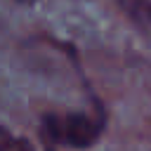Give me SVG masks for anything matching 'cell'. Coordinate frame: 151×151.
Returning <instances> with one entry per match:
<instances>
[{
	"label": "cell",
	"instance_id": "obj_1",
	"mask_svg": "<svg viewBox=\"0 0 151 151\" xmlns=\"http://www.w3.org/2000/svg\"><path fill=\"white\" fill-rule=\"evenodd\" d=\"M104 132V118L99 113H47L40 123V139L45 144H59L71 149L92 146Z\"/></svg>",
	"mask_w": 151,
	"mask_h": 151
},
{
	"label": "cell",
	"instance_id": "obj_2",
	"mask_svg": "<svg viewBox=\"0 0 151 151\" xmlns=\"http://www.w3.org/2000/svg\"><path fill=\"white\" fill-rule=\"evenodd\" d=\"M123 12L132 17L137 24L151 26V0H118Z\"/></svg>",
	"mask_w": 151,
	"mask_h": 151
}]
</instances>
